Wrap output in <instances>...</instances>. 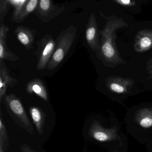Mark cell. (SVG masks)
Segmentation results:
<instances>
[{
    "label": "cell",
    "mask_w": 152,
    "mask_h": 152,
    "mask_svg": "<svg viewBox=\"0 0 152 152\" xmlns=\"http://www.w3.org/2000/svg\"><path fill=\"white\" fill-rule=\"evenodd\" d=\"M100 15L106 23L100 31V49L96 54L97 58L105 66L109 68L126 64V62L118 52L115 39L116 31L128 27L129 24L122 18L114 15L107 16L102 11H100Z\"/></svg>",
    "instance_id": "1"
},
{
    "label": "cell",
    "mask_w": 152,
    "mask_h": 152,
    "mask_svg": "<svg viewBox=\"0 0 152 152\" xmlns=\"http://www.w3.org/2000/svg\"><path fill=\"white\" fill-rule=\"evenodd\" d=\"M77 31L76 26L70 25L59 34L56 38L55 51L46 67L47 70H54L64 61L75 41Z\"/></svg>",
    "instance_id": "2"
},
{
    "label": "cell",
    "mask_w": 152,
    "mask_h": 152,
    "mask_svg": "<svg viewBox=\"0 0 152 152\" xmlns=\"http://www.w3.org/2000/svg\"><path fill=\"white\" fill-rule=\"evenodd\" d=\"M4 100L5 107L14 121L30 134H33L32 124L19 99L12 93L6 96Z\"/></svg>",
    "instance_id": "3"
},
{
    "label": "cell",
    "mask_w": 152,
    "mask_h": 152,
    "mask_svg": "<svg viewBox=\"0 0 152 152\" xmlns=\"http://www.w3.org/2000/svg\"><path fill=\"white\" fill-rule=\"evenodd\" d=\"M37 48L35 54L37 58L36 69L42 71L46 69L56 47V41L51 34L44 35L37 41Z\"/></svg>",
    "instance_id": "4"
},
{
    "label": "cell",
    "mask_w": 152,
    "mask_h": 152,
    "mask_svg": "<svg viewBox=\"0 0 152 152\" xmlns=\"http://www.w3.org/2000/svg\"><path fill=\"white\" fill-rule=\"evenodd\" d=\"M64 7L56 6L51 0H40L34 15L43 23L52 21L64 11Z\"/></svg>",
    "instance_id": "5"
},
{
    "label": "cell",
    "mask_w": 152,
    "mask_h": 152,
    "mask_svg": "<svg viewBox=\"0 0 152 152\" xmlns=\"http://www.w3.org/2000/svg\"><path fill=\"white\" fill-rule=\"evenodd\" d=\"M117 132V128L115 127L105 129L101 126L99 122L94 121L90 126L89 135L99 142H108L118 140L121 144V140Z\"/></svg>",
    "instance_id": "6"
},
{
    "label": "cell",
    "mask_w": 152,
    "mask_h": 152,
    "mask_svg": "<svg viewBox=\"0 0 152 152\" xmlns=\"http://www.w3.org/2000/svg\"><path fill=\"white\" fill-rule=\"evenodd\" d=\"M85 38L90 48L96 54L100 49V31L94 13L90 15L85 29Z\"/></svg>",
    "instance_id": "7"
},
{
    "label": "cell",
    "mask_w": 152,
    "mask_h": 152,
    "mask_svg": "<svg viewBox=\"0 0 152 152\" xmlns=\"http://www.w3.org/2000/svg\"><path fill=\"white\" fill-rule=\"evenodd\" d=\"M135 83L134 79L120 76H110L105 80L106 87L114 93L124 94L129 92Z\"/></svg>",
    "instance_id": "8"
},
{
    "label": "cell",
    "mask_w": 152,
    "mask_h": 152,
    "mask_svg": "<svg viewBox=\"0 0 152 152\" xmlns=\"http://www.w3.org/2000/svg\"><path fill=\"white\" fill-rule=\"evenodd\" d=\"M10 29L5 23L0 24V61L16 62L19 58L12 52L7 45V38Z\"/></svg>",
    "instance_id": "9"
},
{
    "label": "cell",
    "mask_w": 152,
    "mask_h": 152,
    "mask_svg": "<svg viewBox=\"0 0 152 152\" xmlns=\"http://www.w3.org/2000/svg\"><path fill=\"white\" fill-rule=\"evenodd\" d=\"M36 33L35 29L23 26H17L14 31L17 39L27 50L33 48Z\"/></svg>",
    "instance_id": "10"
},
{
    "label": "cell",
    "mask_w": 152,
    "mask_h": 152,
    "mask_svg": "<svg viewBox=\"0 0 152 152\" xmlns=\"http://www.w3.org/2000/svg\"><path fill=\"white\" fill-rule=\"evenodd\" d=\"M134 50L143 53L152 48V29H144L138 32L134 40Z\"/></svg>",
    "instance_id": "11"
},
{
    "label": "cell",
    "mask_w": 152,
    "mask_h": 152,
    "mask_svg": "<svg viewBox=\"0 0 152 152\" xmlns=\"http://www.w3.org/2000/svg\"><path fill=\"white\" fill-rule=\"evenodd\" d=\"M18 80L10 75L5 61H0V103L2 102L9 87L13 88Z\"/></svg>",
    "instance_id": "12"
},
{
    "label": "cell",
    "mask_w": 152,
    "mask_h": 152,
    "mask_svg": "<svg viewBox=\"0 0 152 152\" xmlns=\"http://www.w3.org/2000/svg\"><path fill=\"white\" fill-rule=\"evenodd\" d=\"M26 90L30 94H34L46 101L48 99V91L43 82L39 78L32 80L26 85Z\"/></svg>",
    "instance_id": "13"
},
{
    "label": "cell",
    "mask_w": 152,
    "mask_h": 152,
    "mask_svg": "<svg viewBox=\"0 0 152 152\" xmlns=\"http://www.w3.org/2000/svg\"><path fill=\"white\" fill-rule=\"evenodd\" d=\"M30 114L39 135L44 132L46 114L44 111L37 107H31L30 109Z\"/></svg>",
    "instance_id": "14"
},
{
    "label": "cell",
    "mask_w": 152,
    "mask_h": 152,
    "mask_svg": "<svg viewBox=\"0 0 152 152\" xmlns=\"http://www.w3.org/2000/svg\"><path fill=\"white\" fill-rule=\"evenodd\" d=\"M135 121L142 128L152 127V108L145 107L137 111L135 114Z\"/></svg>",
    "instance_id": "15"
},
{
    "label": "cell",
    "mask_w": 152,
    "mask_h": 152,
    "mask_svg": "<svg viewBox=\"0 0 152 152\" xmlns=\"http://www.w3.org/2000/svg\"><path fill=\"white\" fill-rule=\"evenodd\" d=\"M39 1V0H28L27 3L22 8L18 15L11 19V20L17 23L23 22L29 15L35 11Z\"/></svg>",
    "instance_id": "16"
},
{
    "label": "cell",
    "mask_w": 152,
    "mask_h": 152,
    "mask_svg": "<svg viewBox=\"0 0 152 152\" xmlns=\"http://www.w3.org/2000/svg\"><path fill=\"white\" fill-rule=\"evenodd\" d=\"M0 114V146L5 150H7L9 145V140L7 131L6 129L2 118V112L1 109Z\"/></svg>",
    "instance_id": "17"
},
{
    "label": "cell",
    "mask_w": 152,
    "mask_h": 152,
    "mask_svg": "<svg viewBox=\"0 0 152 152\" xmlns=\"http://www.w3.org/2000/svg\"><path fill=\"white\" fill-rule=\"evenodd\" d=\"M28 0H9V2L11 7L13 8L11 19L15 17L22 8L27 3Z\"/></svg>",
    "instance_id": "18"
},
{
    "label": "cell",
    "mask_w": 152,
    "mask_h": 152,
    "mask_svg": "<svg viewBox=\"0 0 152 152\" xmlns=\"http://www.w3.org/2000/svg\"><path fill=\"white\" fill-rule=\"evenodd\" d=\"M11 6L9 0H1L0 1V24L4 23V18L7 14Z\"/></svg>",
    "instance_id": "19"
},
{
    "label": "cell",
    "mask_w": 152,
    "mask_h": 152,
    "mask_svg": "<svg viewBox=\"0 0 152 152\" xmlns=\"http://www.w3.org/2000/svg\"><path fill=\"white\" fill-rule=\"evenodd\" d=\"M113 2L124 7H132L137 5L135 1L132 0H114Z\"/></svg>",
    "instance_id": "20"
},
{
    "label": "cell",
    "mask_w": 152,
    "mask_h": 152,
    "mask_svg": "<svg viewBox=\"0 0 152 152\" xmlns=\"http://www.w3.org/2000/svg\"><path fill=\"white\" fill-rule=\"evenodd\" d=\"M20 149H21V152H36L35 150L31 149L27 144L21 145Z\"/></svg>",
    "instance_id": "21"
},
{
    "label": "cell",
    "mask_w": 152,
    "mask_h": 152,
    "mask_svg": "<svg viewBox=\"0 0 152 152\" xmlns=\"http://www.w3.org/2000/svg\"><path fill=\"white\" fill-rule=\"evenodd\" d=\"M146 64V67L148 72H149L151 69H152V57L147 60Z\"/></svg>",
    "instance_id": "22"
},
{
    "label": "cell",
    "mask_w": 152,
    "mask_h": 152,
    "mask_svg": "<svg viewBox=\"0 0 152 152\" xmlns=\"http://www.w3.org/2000/svg\"><path fill=\"white\" fill-rule=\"evenodd\" d=\"M148 73H149V75H150V78L152 79V69H151L150 71L148 72Z\"/></svg>",
    "instance_id": "23"
},
{
    "label": "cell",
    "mask_w": 152,
    "mask_h": 152,
    "mask_svg": "<svg viewBox=\"0 0 152 152\" xmlns=\"http://www.w3.org/2000/svg\"><path fill=\"white\" fill-rule=\"evenodd\" d=\"M5 151H4L3 148H2V147L1 146H0V152H4Z\"/></svg>",
    "instance_id": "24"
},
{
    "label": "cell",
    "mask_w": 152,
    "mask_h": 152,
    "mask_svg": "<svg viewBox=\"0 0 152 152\" xmlns=\"http://www.w3.org/2000/svg\"><path fill=\"white\" fill-rule=\"evenodd\" d=\"M115 152V151H114V152Z\"/></svg>",
    "instance_id": "25"
}]
</instances>
